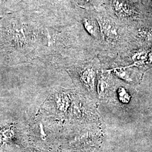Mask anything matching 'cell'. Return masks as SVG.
I'll return each instance as SVG.
<instances>
[{"label": "cell", "mask_w": 152, "mask_h": 152, "mask_svg": "<svg viewBox=\"0 0 152 152\" xmlns=\"http://www.w3.org/2000/svg\"><path fill=\"white\" fill-rule=\"evenodd\" d=\"M18 8L51 24H71L79 22L81 10L71 0H16Z\"/></svg>", "instance_id": "1"}, {"label": "cell", "mask_w": 152, "mask_h": 152, "mask_svg": "<svg viewBox=\"0 0 152 152\" xmlns=\"http://www.w3.org/2000/svg\"><path fill=\"white\" fill-rule=\"evenodd\" d=\"M28 144L27 138L15 125H0V152H22Z\"/></svg>", "instance_id": "2"}, {"label": "cell", "mask_w": 152, "mask_h": 152, "mask_svg": "<svg viewBox=\"0 0 152 152\" xmlns=\"http://www.w3.org/2000/svg\"><path fill=\"white\" fill-rule=\"evenodd\" d=\"M99 67V61L94 59L83 65L77 66L76 65L71 66L69 69L75 71L78 76L79 81L88 91L94 92L95 83L97 77Z\"/></svg>", "instance_id": "3"}, {"label": "cell", "mask_w": 152, "mask_h": 152, "mask_svg": "<svg viewBox=\"0 0 152 152\" xmlns=\"http://www.w3.org/2000/svg\"><path fill=\"white\" fill-rule=\"evenodd\" d=\"M79 22L81 23L84 30L92 38L99 40L101 37L100 30L98 21L94 15H83L81 14Z\"/></svg>", "instance_id": "4"}, {"label": "cell", "mask_w": 152, "mask_h": 152, "mask_svg": "<svg viewBox=\"0 0 152 152\" xmlns=\"http://www.w3.org/2000/svg\"><path fill=\"white\" fill-rule=\"evenodd\" d=\"M112 4V7L117 16L125 18L135 16L134 9L126 0H113Z\"/></svg>", "instance_id": "5"}, {"label": "cell", "mask_w": 152, "mask_h": 152, "mask_svg": "<svg viewBox=\"0 0 152 152\" xmlns=\"http://www.w3.org/2000/svg\"><path fill=\"white\" fill-rule=\"evenodd\" d=\"M74 6L79 10H96L101 3L100 0H71Z\"/></svg>", "instance_id": "6"}, {"label": "cell", "mask_w": 152, "mask_h": 152, "mask_svg": "<svg viewBox=\"0 0 152 152\" xmlns=\"http://www.w3.org/2000/svg\"><path fill=\"white\" fill-rule=\"evenodd\" d=\"M114 73L117 76L120 78L124 80L127 82L133 81L131 77L130 72L125 68H117L114 69Z\"/></svg>", "instance_id": "7"}, {"label": "cell", "mask_w": 152, "mask_h": 152, "mask_svg": "<svg viewBox=\"0 0 152 152\" xmlns=\"http://www.w3.org/2000/svg\"><path fill=\"white\" fill-rule=\"evenodd\" d=\"M139 35L147 41L152 42V29L143 28L138 31Z\"/></svg>", "instance_id": "8"}, {"label": "cell", "mask_w": 152, "mask_h": 152, "mask_svg": "<svg viewBox=\"0 0 152 152\" xmlns=\"http://www.w3.org/2000/svg\"><path fill=\"white\" fill-rule=\"evenodd\" d=\"M118 94L120 96V100L122 102L124 103H127L129 102L130 96L124 88H120L118 91Z\"/></svg>", "instance_id": "9"}, {"label": "cell", "mask_w": 152, "mask_h": 152, "mask_svg": "<svg viewBox=\"0 0 152 152\" xmlns=\"http://www.w3.org/2000/svg\"><path fill=\"white\" fill-rule=\"evenodd\" d=\"M22 152H49L48 151L43 150L39 148H35V147H31V146H28Z\"/></svg>", "instance_id": "10"}, {"label": "cell", "mask_w": 152, "mask_h": 152, "mask_svg": "<svg viewBox=\"0 0 152 152\" xmlns=\"http://www.w3.org/2000/svg\"><path fill=\"white\" fill-rule=\"evenodd\" d=\"M149 61L152 63V52L149 55Z\"/></svg>", "instance_id": "11"}]
</instances>
